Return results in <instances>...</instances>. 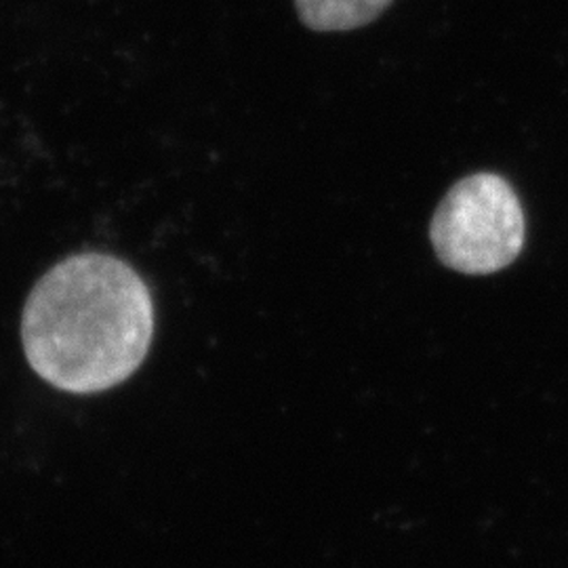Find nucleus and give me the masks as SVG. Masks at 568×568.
<instances>
[{
  "label": "nucleus",
  "mask_w": 568,
  "mask_h": 568,
  "mask_svg": "<svg viewBox=\"0 0 568 568\" xmlns=\"http://www.w3.org/2000/svg\"><path fill=\"white\" fill-rule=\"evenodd\" d=\"M154 304L142 276L119 257L79 253L34 284L21 318L34 373L68 394L121 386L143 365Z\"/></svg>",
  "instance_id": "f257e3e1"
},
{
  "label": "nucleus",
  "mask_w": 568,
  "mask_h": 568,
  "mask_svg": "<svg viewBox=\"0 0 568 568\" xmlns=\"http://www.w3.org/2000/svg\"><path fill=\"white\" fill-rule=\"evenodd\" d=\"M525 213L501 175L474 173L455 183L438 204L429 241L443 264L469 276L495 274L525 246Z\"/></svg>",
  "instance_id": "f03ea898"
},
{
  "label": "nucleus",
  "mask_w": 568,
  "mask_h": 568,
  "mask_svg": "<svg viewBox=\"0 0 568 568\" xmlns=\"http://www.w3.org/2000/svg\"><path fill=\"white\" fill-rule=\"evenodd\" d=\"M392 0H295L297 13L310 30L347 32L377 20Z\"/></svg>",
  "instance_id": "7ed1b4c3"
}]
</instances>
